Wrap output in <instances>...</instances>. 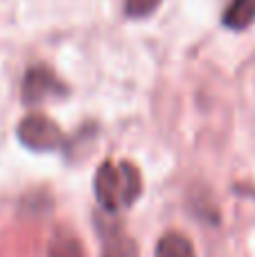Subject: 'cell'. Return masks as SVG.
I'll return each mask as SVG.
<instances>
[{"instance_id":"obj_1","label":"cell","mask_w":255,"mask_h":257,"mask_svg":"<svg viewBox=\"0 0 255 257\" xmlns=\"http://www.w3.org/2000/svg\"><path fill=\"white\" fill-rule=\"evenodd\" d=\"M143 192V178L131 163H102L95 176V199L106 212H117L134 205Z\"/></svg>"},{"instance_id":"obj_2","label":"cell","mask_w":255,"mask_h":257,"mask_svg":"<svg viewBox=\"0 0 255 257\" xmlns=\"http://www.w3.org/2000/svg\"><path fill=\"white\" fill-rule=\"evenodd\" d=\"M18 140H21L27 149L54 151L57 147L63 145V133L48 115L32 113V115L23 117L21 124H18Z\"/></svg>"},{"instance_id":"obj_3","label":"cell","mask_w":255,"mask_h":257,"mask_svg":"<svg viewBox=\"0 0 255 257\" xmlns=\"http://www.w3.org/2000/svg\"><path fill=\"white\" fill-rule=\"evenodd\" d=\"M66 84L48 66H32L23 79V99L25 104H41L50 97L66 95Z\"/></svg>"},{"instance_id":"obj_4","label":"cell","mask_w":255,"mask_h":257,"mask_svg":"<svg viewBox=\"0 0 255 257\" xmlns=\"http://www.w3.org/2000/svg\"><path fill=\"white\" fill-rule=\"evenodd\" d=\"M102 232V257H140L136 241L117 223L99 226Z\"/></svg>"},{"instance_id":"obj_5","label":"cell","mask_w":255,"mask_h":257,"mask_svg":"<svg viewBox=\"0 0 255 257\" xmlns=\"http://www.w3.org/2000/svg\"><path fill=\"white\" fill-rule=\"evenodd\" d=\"M156 257H197L192 241L181 232H167L158 239Z\"/></svg>"},{"instance_id":"obj_6","label":"cell","mask_w":255,"mask_h":257,"mask_svg":"<svg viewBox=\"0 0 255 257\" xmlns=\"http://www.w3.org/2000/svg\"><path fill=\"white\" fill-rule=\"evenodd\" d=\"M255 21V0H233L224 14V25L230 30H246Z\"/></svg>"},{"instance_id":"obj_7","label":"cell","mask_w":255,"mask_h":257,"mask_svg":"<svg viewBox=\"0 0 255 257\" xmlns=\"http://www.w3.org/2000/svg\"><path fill=\"white\" fill-rule=\"evenodd\" d=\"M48 257H86L81 241L75 235L68 232H57L48 246Z\"/></svg>"},{"instance_id":"obj_8","label":"cell","mask_w":255,"mask_h":257,"mask_svg":"<svg viewBox=\"0 0 255 257\" xmlns=\"http://www.w3.org/2000/svg\"><path fill=\"white\" fill-rule=\"evenodd\" d=\"M161 5V0H126L124 14L129 18H145Z\"/></svg>"}]
</instances>
